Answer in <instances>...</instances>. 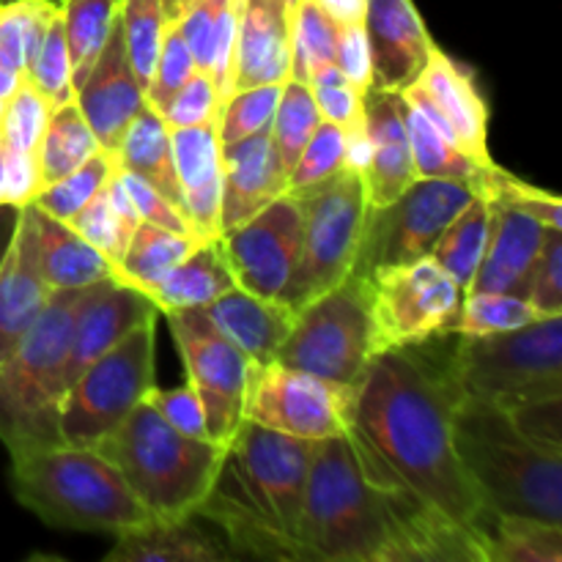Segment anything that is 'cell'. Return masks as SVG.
<instances>
[{
    "mask_svg": "<svg viewBox=\"0 0 562 562\" xmlns=\"http://www.w3.org/2000/svg\"><path fill=\"white\" fill-rule=\"evenodd\" d=\"M16 503L58 530L124 536L154 521L121 472L93 448L33 450L11 456Z\"/></svg>",
    "mask_w": 562,
    "mask_h": 562,
    "instance_id": "277c9868",
    "label": "cell"
},
{
    "mask_svg": "<svg viewBox=\"0 0 562 562\" xmlns=\"http://www.w3.org/2000/svg\"><path fill=\"white\" fill-rule=\"evenodd\" d=\"M291 3L294 0H241L234 91L291 80Z\"/></svg>",
    "mask_w": 562,
    "mask_h": 562,
    "instance_id": "d4e9b609",
    "label": "cell"
},
{
    "mask_svg": "<svg viewBox=\"0 0 562 562\" xmlns=\"http://www.w3.org/2000/svg\"><path fill=\"white\" fill-rule=\"evenodd\" d=\"M456 335L442 333L373 355L357 384L346 437L371 486L412 494L483 547L481 527L492 510L453 445V409L464 401L453 376Z\"/></svg>",
    "mask_w": 562,
    "mask_h": 562,
    "instance_id": "6da1fadb",
    "label": "cell"
},
{
    "mask_svg": "<svg viewBox=\"0 0 562 562\" xmlns=\"http://www.w3.org/2000/svg\"><path fill=\"white\" fill-rule=\"evenodd\" d=\"M0 3H5V0H0ZM47 3H55V5H58V3H60V0H47Z\"/></svg>",
    "mask_w": 562,
    "mask_h": 562,
    "instance_id": "03108f58",
    "label": "cell"
},
{
    "mask_svg": "<svg viewBox=\"0 0 562 562\" xmlns=\"http://www.w3.org/2000/svg\"><path fill=\"white\" fill-rule=\"evenodd\" d=\"M82 289L53 291L25 338L0 362V442L9 456L60 448L66 351Z\"/></svg>",
    "mask_w": 562,
    "mask_h": 562,
    "instance_id": "52a82bcc",
    "label": "cell"
},
{
    "mask_svg": "<svg viewBox=\"0 0 562 562\" xmlns=\"http://www.w3.org/2000/svg\"><path fill=\"white\" fill-rule=\"evenodd\" d=\"M362 25L371 47L373 88L398 93L412 86L434 47L415 0H366Z\"/></svg>",
    "mask_w": 562,
    "mask_h": 562,
    "instance_id": "ffe728a7",
    "label": "cell"
},
{
    "mask_svg": "<svg viewBox=\"0 0 562 562\" xmlns=\"http://www.w3.org/2000/svg\"><path fill=\"white\" fill-rule=\"evenodd\" d=\"M302 543L313 562H404L387 499L366 481L346 434L313 442Z\"/></svg>",
    "mask_w": 562,
    "mask_h": 562,
    "instance_id": "3957f363",
    "label": "cell"
},
{
    "mask_svg": "<svg viewBox=\"0 0 562 562\" xmlns=\"http://www.w3.org/2000/svg\"><path fill=\"white\" fill-rule=\"evenodd\" d=\"M53 289L38 267V239L33 206L20 209L14 239L0 263V362L20 346L27 329L47 307Z\"/></svg>",
    "mask_w": 562,
    "mask_h": 562,
    "instance_id": "44dd1931",
    "label": "cell"
},
{
    "mask_svg": "<svg viewBox=\"0 0 562 562\" xmlns=\"http://www.w3.org/2000/svg\"><path fill=\"white\" fill-rule=\"evenodd\" d=\"M285 173L269 130L223 148V203L220 228L231 231L247 223L274 198L285 195Z\"/></svg>",
    "mask_w": 562,
    "mask_h": 562,
    "instance_id": "484cf974",
    "label": "cell"
},
{
    "mask_svg": "<svg viewBox=\"0 0 562 562\" xmlns=\"http://www.w3.org/2000/svg\"><path fill=\"white\" fill-rule=\"evenodd\" d=\"M3 159H5V146H3V135H0V203H3Z\"/></svg>",
    "mask_w": 562,
    "mask_h": 562,
    "instance_id": "e7e4bbea",
    "label": "cell"
},
{
    "mask_svg": "<svg viewBox=\"0 0 562 562\" xmlns=\"http://www.w3.org/2000/svg\"><path fill=\"white\" fill-rule=\"evenodd\" d=\"M362 110H366L371 157H368L366 170L360 176L362 184H366L368 209H379L393 203L417 179L415 159H412L398 93L371 88L362 99Z\"/></svg>",
    "mask_w": 562,
    "mask_h": 562,
    "instance_id": "cb8c5ba5",
    "label": "cell"
},
{
    "mask_svg": "<svg viewBox=\"0 0 562 562\" xmlns=\"http://www.w3.org/2000/svg\"><path fill=\"white\" fill-rule=\"evenodd\" d=\"M49 113H53L49 99L22 77L16 91L3 102V113H0V135H3L5 151L36 154Z\"/></svg>",
    "mask_w": 562,
    "mask_h": 562,
    "instance_id": "bcb514c9",
    "label": "cell"
},
{
    "mask_svg": "<svg viewBox=\"0 0 562 562\" xmlns=\"http://www.w3.org/2000/svg\"><path fill=\"white\" fill-rule=\"evenodd\" d=\"M547 318L541 311L530 305L525 296L497 294V291H467L461 318L456 333L461 335H488L505 333V329L525 327V324Z\"/></svg>",
    "mask_w": 562,
    "mask_h": 562,
    "instance_id": "7bdbcfd3",
    "label": "cell"
},
{
    "mask_svg": "<svg viewBox=\"0 0 562 562\" xmlns=\"http://www.w3.org/2000/svg\"><path fill=\"white\" fill-rule=\"evenodd\" d=\"M201 311L212 318L214 327L231 344L239 346L250 366L274 360L296 318L294 307L285 305L283 300H267V296L239 289V285L220 300L209 302Z\"/></svg>",
    "mask_w": 562,
    "mask_h": 562,
    "instance_id": "4316f807",
    "label": "cell"
},
{
    "mask_svg": "<svg viewBox=\"0 0 562 562\" xmlns=\"http://www.w3.org/2000/svg\"><path fill=\"white\" fill-rule=\"evenodd\" d=\"M346 168V135L338 124L322 119L313 130L311 140L302 148L300 159L294 168L289 170V181H285V192L296 195V192L307 190L313 184H322L329 176Z\"/></svg>",
    "mask_w": 562,
    "mask_h": 562,
    "instance_id": "7dc6e473",
    "label": "cell"
},
{
    "mask_svg": "<svg viewBox=\"0 0 562 562\" xmlns=\"http://www.w3.org/2000/svg\"><path fill=\"white\" fill-rule=\"evenodd\" d=\"M300 245L302 209L289 192L220 236V247L239 289L267 300H280L285 294L300 263Z\"/></svg>",
    "mask_w": 562,
    "mask_h": 562,
    "instance_id": "2e32d148",
    "label": "cell"
},
{
    "mask_svg": "<svg viewBox=\"0 0 562 562\" xmlns=\"http://www.w3.org/2000/svg\"><path fill=\"white\" fill-rule=\"evenodd\" d=\"M234 549L212 536L198 514L181 519H154L137 530L115 536L104 562H228Z\"/></svg>",
    "mask_w": 562,
    "mask_h": 562,
    "instance_id": "83f0119b",
    "label": "cell"
},
{
    "mask_svg": "<svg viewBox=\"0 0 562 562\" xmlns=\"http://www.w3.org/2000/svg\"><path fill=\"white\" fill-rule=\"evenodd\" d=\"M20 82H22V75H16V71L3 69V66H0V99H3V102L16 91V86H20Z\"/></svg>",
    "mask_w": 562,
    "mask_h": 562,
    "instance_id": "be15d7a7",
    "label": "cell"
},
{
    "mask_svg": "<svg viewBox=\"0 0 562 562\" xmlns=\"http://www.w3.org/2000/svg\"><path fill=\"white\" fill-rule=\"evenodd\" d=\"M99 148L102 146H99L97 135L91 132V126H88L86 115L80 113L77 102H66L53 108L36 148L42 190L55 184L58 179H64V176H69L75 168H80Z\"/></svg>",
    "mask_w": 562,
    "mask_h": 562,
    "instance_id": "d590c367",
    "label": "cell"
},
{
    "mask_svg": "<svg viewBox=\"0 0 562 562\" xmlns=\"http://www.w3.org/2000/svg\"><path fill=\"white\" fill-rule=\"evenodd\" d=\"M154 316H159L157 305L137 289L115 283V280L88 285L77 305L75 322H71L69 351H66L64 366L66 387L110 346L119 344L137 324Z\"/></svg>",
    "mask_w": 562,
    "mask_h": 562,
    "instance_id": "d6986e66",
    "label": "cell"
},
{
    "mask_svg": "<svg viewBox=\"0 0 562 562\" xmlns=\"http://www.w3.org/2000/svg\"><path fill=\"white\" fill-rule=\"evenodd\" d=\"M119 176H121V184H124L126 195H130L132 206H135L137 217H140L143 223L159 225V228L173 231V234L198 236L195 228L190 225V220H187V214L181 212V209L176 206L170 198H165L157 187H151L148 181H143L140 176L130 173V170L119 168ZM198 239H201V236H198Z\"/></svg>",
    "mask_w": 562,
    "mask_h": 562,
    "instance_id": "11a10c76",
    "label": "cell"
},
{
    "mask_svg": "<svg viewBox=\"0 0 562 562\" xmlns=\"http://www.w3.org/2000/svg\"><path fill=\"white\" fill-rule=\"evenodd\" d=\"M75 102L86 115L88 126L97 135L102 151L115 154L126 126L146 104V91L137 82L126 58L124 33H121V16H115L113 31L99 53L97 64L91 66L82 86L77 88Z\"/></svg>",
    "mask_w": 562,
    "mask_h": 562,
    "instance_id": "ac0fdd59",
    "label": "cell"
},
{
    "mask_svg": "<svg viewBox=\"0 0 562 562\" xmlns=\"http://www.w3.org/2000/svg\"><path fill=\"white\" fill-rule=\"evenodd\" d=\"M475 195L477 190L467 181L415 179L393 203L368 209L351 274L368 283L379 269L428 258L442 231Z\"/></svg>",
    "mask_w": 562,
    "mask_h": 562,
    "instance_id": "7c38bea8",
    "label": "cell"
},
{
    "mask_svg": "<svg viewBox=\"0 0 562 562\" xmlns=\"http://www.w3.org/2000/svg\"><path fill=\"white\" fill-rule=\"evenodd\" d=\"M0 113H3V99H0Z\"/></svg>",
    "mask_w": 562,
    "mask_h": 562,
    "instance_id": "003e7915",
    "label": "cell"
},
{
    "mask_svg": "<svg viewBox=\"0 0 562 562\" xmlns=\"http://www.w3.org/2000/svg\"><path fill=\"white\" fill-rule=\"evenodd\" d=\"M311 448V439L245 420L195 514L225 532L236 558L313 562L302 543Z\"/></svg>",
    "mask_w": 562,
    "mask_h": 562,
    "instance_id": "7a4b0ae2",
    "label": "cell"
},
{
    "mask_svg": "<svg viewBox=\"0 0 562 562\" xmlns=\"http://www.w3.org/2000/svg\"><path fill=\"white\" fill-rule=\"evenodd\" d=\"M121 33H124L126 58L143 91L148 88L165 38V11L159 0H121Z\"/></svg>",
    "mask_w": 562,
    "mask_h": 562,
    "instance_id": "b9f144b4",
    "label": "cell"
},
{
    "mask_svg": "<svg viewBox=\"0 0 562 562\" xmlns=\"http://www.w3.org/2000/svg\"><path fill=\"white\" fill-rule=\"evenodd\" d=\"M505 412L527 442L536 445L543 453L562 459V395L527 401V404Z\"/></svg>",
    "mask_w": 562,
    "mask_h": 562,
    "instance_id": "816d5d0a",
    "label": "cell"
},
{
    "mask_svg": "<svg viewBox=\"0 0 562 562\" xmlns=\"http://www.w3.org/2000/svg\"><path fill=\"white\" fill-rule=\"evenodd\" d=\"M154 346L157 316L137 324L66 387L60 401L64 445L93 448L146 401V395L157 387Z\"/></svg>",
    "mask_w": 562,
    "mask_h": 562,
    "instance_id": "8fae6325",
    "label": "cell"
},
{
    "mask_svg": "<svg viewBox=\"0 0 562 562\" xmlns=\"http://www.w3.org/2000/svg\"><path fill=\"white\" fill-rule=\"evenodd\" d=\"M481 538L486 562H562V525L492 510Z\"/></svg>",
    "mask_w": 562,
    "mask_h": 562,
    "instance_id": "836d02e7",
    "label": "cell"
},
{
    "mask_svg": "<svg viewBox=\"0 0 562 562\" xmlns=\"http://www.w3.org/2000/svg\"><path fill=\"white\" fill-rule=\"evenodd\" d=\"M453 376L464 401L514 409L562 395V316L488 335H456Z\"/></svg>",
    "mask_w": 562,
    "mask_h": 562,
    "instance_id": "ba28073f",
    "label": "cell"
},
{
    "mask_svg": "<svg viewBox=\"0 0 562 562\" xmlns=\"http://www.w3.org/2000/svg\"><path fill=\"white\" fill-rule=\"evenodd\" d=\"M373 355H379V346L368 283L349 274L344 283L296 311L294 327L274 355V362L357 387Z\"/></svg>",
    "mask_w": 562,
    "mask_h": 562,
    "instance_id": "9c48e42d",
    "label": "cell"
},
{
    "mask_svg": "<svg viewBox=\"0 0 562 562\" xmlns=\"http://www.w3.org/2000/svg\"><path fill=\"white\" fill-rule=\"evenodd\" d=\"M234 269L225 258L220 239H209L198 245L184 261L176 263L151 291L148 300L157 305V311L176 313L192 311V307H206L209 302L220 300L223 294L236 289Z\"/></svg>",
    "mask_w": 562,
    "mask_h": 562,
    "instance_id": "f546056e",
    "label": "cell"
},
{
    "mask_svg": "<svg viewBox=\"0 0 562 562\" xmlns=\"http://www.w3.org/2000/svg\"><path fill=\"white\" fill-rule=\"evenodd\" d=\"M335 66L344 71V77L351 82V88L366 99V93L373 88V66L362 20L340 22L338 38H335Z\"/></svg>",
    "mask_w": 562,
    "mask_h": 562,
    "instance_id": "9f6ffc18",
    "label": "cell"
},
{
    "mask_svg": "<svg viewBox=\"0 0 562 562\" xmlns=\"http://www.w3.org/2000/svg\"><path fill=\"white\" fill-rule=\"evenodd\" d=\"M318 121H322V113H318L311 86L302 80H285L278 110H274L272 124H269V135H272L274 151H278L285 173L294 168Z\"/></svg>",
    "mask_w": 562,
    "mask_h": 562,
    "instance_id": "ab89813d",
    "label": "cell"
},
{
    "mask_svg": "<svg viewBox=\"0 0 562 562\" xmlns=\"http://www.w3.org/2000/svg\"><path fill=\"white\" fill-rule=\"evenodd\" d=\"M401 115H404L406 135H409L412 159H415L417 179H456L467 181L477 190L481 179L494 162H477L467 151H461L415 102L401 97ZM481 195V192H477Z\"/></svg>",
    "mask_w": 562,
    "mask_h": 562,
    "instance_id": "1f68e13d",
    "label": "cell"
},
{
    "mask_svg": "<svg viewBox=\"0 0 562 562\" xmlns=\"http://www.w3.org/2000/svg\"><path fill=\"white\" fill-rule=\"evenodd\" d=\"M42 190L36 154L5 151L3 159V203L27 206Z\"/></svg>",
    "mask_w": 562,
    "mask_h": 562,
    "instance_id": "680465c9",
    "label": "cell"
},
{
    "mask_svg": "<svg viewBox=\"0 0 562 562\" xmlns=\"http://www.w3.org/2000/svg\"><path fill=\"white\" fill-rule=\"evenodd\" d=\"M477 192L492 201L508 203V206L521 209V212L532 214V217L541 220L549 228H562V201L552 192H543L538 187L527 184L519 176L508 173V170L499 168L497 162L486 170V176L481 179Z\"/></svg>",
    "mask_w": 562,
    "mask_h": 562,
    "instance_id": "c3c4849f",
    "label": "cell"
},
{
    "mask_svg": "<svg viewBox=\"0 0 562 562\" xmlns=\"http://www.w3.org/2000/svg\"><path fill=\"white\" fill-rule=\"evenodd\" d=\"M113 157L121 170L140 176L184 212L173 168V151H170V130L151 104H143L140 113L130 121Z\"/></svg>",
    "mask_w": 562,
    "mask_h": 562,
    "instance_id": "4dcf8cb0",
    "label": "cell"
},
{
    "mask_svg": "<svg viewBox=\"0 0 562 562\" xmlns=\"http://www.w3.org/2000/svg\"><path fill=\"white\" fill-rule=\"evenodd\" d=\"M368 294L373 335L379 351H384L456 333L467 291L428 256L373 272Z\"/></svg>",
    "mask_w": 562,
    "mask_h": 562,
    "instance_id": "4fadbf2b",
    "label": "cell"
},
{
    "mask_svg": "<svg viewBox=\"0 0 562 562\" xmlns=\"http://www.w3.org/2000/svg\"><path fill=\"white\" fill-rule=\"evenodd\" d=\"M115 168H119V162H115L113 154L99 148L80 168H75L69 176L55 181V184L44 187L31 203L36 209H42L44 214H49V217L60 220V223H69L102 190V184L115 173Z\"/></svg>",
    "mask_w": 562,
    "mask_h": 562,
    "instance_id": "60d3db41",
    "label": "cell"
},
{
    "mask_svg": "<svg viewBox=\"0 0 562 562\" xmlns=\"http://www.w3.org/2000/svg\"><path fill=\"white\" fill-rule=\"evenodd\" d=\"M137 223H140V217H137L135 206H132L130 195L121 184L119 168H115V173L104 181L102 190L66 225H71L82 239L91 241L119 272V261L130 245L132 234H135Z\"/></svg>",
    "mask_w": 562,
    "mask_h": 562,
    "instance_id": "d6a6232c",
    "label": "cell"
},
{
    "mask_svg": "<svg viewBox=\"0 0 562 562\" xmlns=\"http://www.w3.org/2000/svg\"><path fill=\"white\" fill-rule=\"evenodd\" d=\"M25 80L33 88L49 99L53 108L66 102H75V86H71V64H69V47H66V33L60 11H55L49 20L47 33H44L42 44H38L36 55L27 64Z\"/></svg>",
    "mask_w": 562,
    "mask_h": 562,
    "instance_id": "f6af8a7d",
    "label": "cell"
},
{
    "mask_svg": "<svg viewBox=\"0 0 562 562\" xmlns=\"http://www.w3.org/2000/svg\"><path fill=\"white\" fill-rule=\"evenodd\" d=\"M220 110H223V102H220V93L214 88L212 77L195 69L159 115L173 130V126H198L209 124V121L217 124Z\"/></svg>",
    "mask_w": 562,
    "mask_h": 562,
    "instance_id": "f5cc1de1",
    "label": "cell"
},
{
    "mask_svg": "<svg viewBox=\"0 0 562 562\" xmlns=\"http://www.w3.org/2000/svg\"><path fill=\"white\" fill-rule=\"evenodd\" d=\"M488 223H492V206L486 198L475 195L456 214L453 223L442 231L431 250V258L439 263V269H445L464 291H470L483 256H486Z\"/></svg>",
    "mask_w": 562,
    "mask_h": 562,
    "instance_id": "8d00e7d4",
    "label": "cell"
},
{
    "mask_svg": "<svg viewBox=\"0 0 562 562\" xmlns=\"http://www.w3.org/2000/svg\"><path fill=\"white\" fill-rule=\"evenodd\" d=\"M415 102L461 151L477 162H494L488 151V104L475 77L434 44L426 66L412 86L398 91Z\"/></svg>",
    "mask_w": 562,
    "mask_h": 562,
    "instance_id": "e0dca14e",
    "label": "cell"
},
{
    "mask_svg": "<svg viewBox=\"0 0 562 562\" xmlns=\"http://www.w3.org/2000/svg\"><path fill=\"white\" fill-rule=\"evenodd\" d=\"M121 0H60L58 11L64 20L66 47H69L71 86H82L91 66L97 64L113 22L119 16Z\"/></svg>",
    "mask_w": 562,
    "mask_h": 562,
    "instance_id": "74e56055",
    "label": "cell"
},
{
    "mask_svg": "<svg viewBox=\"0 0 562 562\" xmlns=\"http://www.w3.org/2000/svg\"><path fill=\"white\" fill-rule=\"evenodd\" d=\"M486 201L492 206L488 245L470 291H497V294H516L527 300L532 269L541 256L549 225L508 203L492 198Z\"/></svg>",
    "mask_w": 562,
    "mask_h": 562,
    "instance_id": "603a6c76",
    "label": "cell"
},
{
    "mask_svg": "<svg viewBox=\"0 0 562 562\" xmlns=\"http://www.w3.org/2000/svg\"><path fill=\"white\" fill-rule=\"evenodd\" d=\"M294 198L302 209L300 263L280 300L300 311L305 302L351 274L366 228L368 201L362 176L355 168L338 170Z\"/></svg>",
    "mask_w": 562,
    "mask_h": 562,
    "instance_id": "30bf717a",
    "label": "cell"
},
{
    "mask_svg": "<svg viewBox=\"0 0 562 562\" xmlns=\"http://www.w3.org/2000/svg\"><path fill=\"white\" fill-rule=\"evenodd\" d=\"M33 217H36L38 267H42L49 289H82V285L102 283V280L119 283V272L113 263L91 241L82 239L71 225L49 217L36 206H33Z\"/></svg>",
    "mask_w": 562,
    "mask_h": 562,
    "instance_id": "f1b7e54d",
    "label": "cell"
},
{
    "mask_svg": "<svg viewBox=\"0 0 562 562\" xmlns=\"http://www.w3.org/2000/svg\"><path fill=\"white\" fill-rule=\"evenodd\" d=\"M453 445L488 510L562 525V459L527 442L508 412L461 401L453 409Z\"/></svg>",
    "mask_w": 562,
    "mask_h": 562,
    "instance_id": "5b68a950",
    "label": "cell"
},
{
    "mask_svg": "<svg viewBox=\"0 0 562 562\" xmlns=\"http://www.w3.org/2000/svg\"><path fill=\"white\" fill-rule=\"evenodd\" d=\"M307 86H311L322 119L333 121L344 132L355 130V126H360L366 121L362 97L351 88V82L346 80L344 71L335 64L316 66L311 71V77H307Z\"/></svg>",
    "mask_w": 562,
    "mask_h": 562,
    "instance_id": "681fc988",
    "label": "cell"
},
{
    "mask_svg": "<svg viewBox=\"0 0 562 562\" xmlns=\"http://www.w3.org/2000/svg\"><path fill=\"white\" fill-rule=\"evenodd\" d=\"M192 71H195V60H192L190 49H187L176 22H168L162 47H159L157 55V64H154L151 82H148L146 88V102L151 104L157 113H162V110L168 108L170 99H173L176 93L181 91V86L190 80Z\"/></svg>",
    "mask_w": 562,
    "mask_h": 562,
    "instance_id": "f907efd6",
    "label": "cell"
},
{
    "mask_svg": "<svg viewBox=\"0 0 562 562\" xmlns=\"http://www.w3.org/2000/svg\"><path fill=\"white\" fill-rule=\"evenodd\" d=\"M355 398L357 387L269 360L250 366L245 420L316 442L349 434Z\"/></svg>",
    "mask_w": 562,
    "mask_h": 562,
    "instance_id": "5bb4252c",
    "label": "cell"
},
{
    "mask_svg": "<svg viewBox=\"0 0 562 562\" xmlns=\"http://www.w3.org/2000/svg\"><path fill=\"white\" fill-rule=\"evenodd\" d=\"M280 91H283V82L241 88V91L231 93L223 102V110H220V146L228 148L234 143L245 140V137L269 130L274 110H278Z\"/></svg>",
    "mask_w": 562,
    "mask_h": 562,
    "instance_id": "ee69618b",
    "label": "cell"
},
{
    "mask_svg": "<svg viewBox=\"0 0 562 562\" xmlns=\"http://www.w3.org/2000/svg\"><path fill=\"white\" fill-rule=\"evenodd\" d=\"M121 472L154 519L192 516L223 464L225 448L170 426L148 401L137 404L121 426L93 445Z\"/></svg>",
    "mask_w": 562,
    "mask_h": 562,
    "instance_id": "8992f818",
    "label": "cell"
},
{
    "mask_svg": "<svg viewBox=\"0 0 562 562\" xmlns=\"http://www.w3.org/2000/svg\"><path fill=\"white\" fill-rule=\"evenodd\" d=\"M203 239L198 236L173 234L159 225L137 223L135 234H132L130 245H126L124 256L119 261V283L137 289L140 294L148 296V291L170 272L179 261H184Z\"/></svg>",
    "mask_w": 562,
    "mask_h": 562,
    "instance_id": "e575fe53",
    "label": "cell"
},
{
    "mask_svg": "<svg viewBox=\"0 0 562 562\" xmlns=\"http://www.w3.org/2000/svg\"><path fill=\"white\" fill-rule=\"evenodd\" d=\"M170 130V126H168ZM176 179L184 214L203 241L220 239V203H223V146L214 121L170 130Z\"/></svg>",
    "mask_w": 562,
    "mask_h": 562,
    "instance_id": "7402d4cb",
    "label": "cell"
},
{
    "mask_svg": "<svg viewBox=\"0 0 562 562\" xmlns=\"http://www.w3.org/2000/svg\"><path fill=\"white\" fill-rule=\"evenodd\" d=\"M340 22L344 20H362V3L366 0H322Z\"/></svg>",
    "mask_w": 562,
    "mask_h": 562,
    "instance_id": "94428289",
    "label": "cell"
},
{
    "mask_svg": "<svg viewBox=\"0 0 562 562\" xmlns=\"http://www.w3.org/2000/svg\"><path fill=\"white\" fill-rule=\"evenodd\" d=\"M159 3H162L165 22H179L181 16H184V11L190 9L192 3H198V0H159Z\"/></svg>",
    "mask_w": 562,
    "mask_h": 562,
    "instance_id": "6125c7cd",
    "label": "cell"
},
{
    "mask_svg": "<svg viewBox=\"0 0 562 562\" xmlns=\"http://www.w3.org/2000/svg\"><path fill=\"white\" fill-rule=\"evenodd\" d=\"M340 20L322 0L291 3V80L307 82L316 66L335 64Z\"/></svg>",
    "mask_w": 562,
    "mask_h": 562,
    "instance_id": "f35d334b",
    "label": "cell"
},
{
    "mask_svg": "<svg viewBox=\"0 0 562 562\" xmlns=\"http://www.w3.org/2000/svg\"><path fill=\"white\" fill-rule=\"evenodd\" d=\"M22 206H11V203H0V263H3L5 252H9L11 239H14L16 220H20Z\"/></svg>",
    "mask_w": 562,
    "mask_h": 562,
    "instance_id": "91938a15",
    "label": "cell"
},
{
    "mask_svg": "<svg viewBox=\"0 0 562 562\" xmlns=\"http://www.w3.org/2000/svg\"><path fill=\"white\" fill-rule=\"evenodd\" d=\"M527 302L543 316H562V228H549L530 278Z\"/></svg>",
    "mask_w": 562,
    "mask_h": 562,
    "instance_id": "db71d44e",
    "label": "cell"
},
{
    "mask_svg": "<svg viewBox=\"0 0 562 562\" xmlns=\"http://www.w3.org/2000/svg\"><path fill=\"white\" fill-rule=\"evenodd\" d=\"M165 318L184 362L187 382L201 398L209 439L228 448L245 423L250 360L214 327L201 307L165 313Z\"/></svg>",
    "mask_w": 562,
    "mask_h": 562,
    "instance_id": "9a60e30c",
    "label": "cell"
},
{
    "mask_svg": "<svg viewBox=\"0 0 562 562\" xmlns=\"http://www.w3.org/2000/svg\"><path fill=\"white\" fill-rule=\"evenodd\" d=\"M146 401L165 417V420L170 423V426L179 428L181 434L195 439H209L201 398H198L195 387H192L190 382H187L184 387H176V390L154 387L151 393L146 395Z\"/></svg>",
    "mask_w": 562,
    "mask_h": 562,
    "instance_id": "6f0895ef",
    "label": "cell"
}]
</instances>
